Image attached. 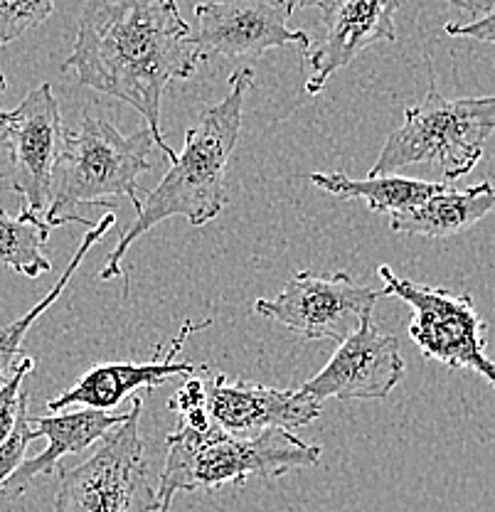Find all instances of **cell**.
I'll use <instances>...</instances> for the list:
<instances>
[{
	"label": "cell",
	"mask_w": 495,
	"mask_h": 512,
	"mask_svg": "<svg viewBox=\"0 0 495 512\" xmlns=\"http://www.w3.org/2000/svg\"><path fill=\"white\" fill-rule=\"evenodd\" d=\"M195 62L254 60L286 45L311 47L308 32L289 28L294 0H202L193 8Z\"/></svg>",
	"instance_id": "cell-10"
},
{
	"label": "cell",
	"mask_w": 495,
	"mask_h": 512,
	"mask_svg": "<svg viewBox=\"0 0 495 512\" xmlns=\"http://www.w3.org/2000/svg\"><path fill=\"white\" fill-rule=\"evenodd\" d=\"M254 89V69L239 67L230 77V94L220 104L202 111L198 124L185 131L183 151L170 160L156 190L146 192V200L136 210V220L124 234L109 261L101 269V279H126L121 261L136 239L170 217H185L193 227L215 220L227 205V165L242 133L244 99Z\"/></svg>",
	"instance_id": "cell-2"
},
{
	"label": "cell",
	"mask_w": 495,
	"mask_h": 512,
	"mask_svg": "<svg viewBox=\"0 0 495 512\" xmlns=\"http://www.w3.org/2000/svg\"><path fill=\"white\" fill-rule=\"evenodd\" d=\"M382 296V288L375 291L355 284L348 271H298L279 296L254 301V311L308 340L343 343L367 318H372L375 303Z\"/></svg>",
	"instance_id": "cell-9"
},
{
	"label": "cell",
	"mask_w": 495,
	"mask_h": 512,
	"mask_svg": "<svg viewBox=\"0 0 495 512\" xmlns=\"http://www.w3.org/2000/svg\"><path fill=\"white\" fill-rule=\"evenodd\" d=\"M318 461L321 448L284 429L237 439L215 424L205 431L178 424L168 436V453L158 478V512H170L175 493L220 490L225 485L239 488L249 478H281L318 466Z\"/></svg>",
	"instance_id": "cell-4"
},
{
	"label": "cell",
	"mask_w": 495,
	"mask_h": 512,
	"mask_svg": "<svg viewBox=\"0 0 495 512\" xmlns=\"http://www.w3.org/2000/svg\"><path fill=\"white\" fill-rule=\"evenodd\" d=\"M52 10L55 0H0V47L45 23Z\"/></svg>",
	"instance_id": "cell-20"
},
{
	"label": "cell",
	"mask_w": 495,
	"mask_h": 512,
	"mask_svg": "<svg viewBox=\"0 0 495 512\" xmlns=\"http://www.w3.org/2000/svg\"><path fill=\"white\" fill-rule=\"evenodd\" d=\"M35 431L30 429V414H28V394H23L18 409V419H15L13 431L8 439L0 444V485L5 483L15 473V468L25 461V451H28L30 441H35Z\"/></svg>",
	"instance_id": "cell-22"
},
{
	"label": "cell",
	"mask_w": 495,
	"mask_h": 512,
	"mask_svg": "<svg viewBox=\"0 0 495 512\" xmlns=\"http://www.w3.org/2000/svg\"><path fill=\"white\" fill-rule=\"evenodd\" d=\"M495 210V185L491 180L471 185L463 190H444L431 195L422 205L407 212L392 215L390 227L397 234H412V237H454L478 224Z\"/></svg>",
	"instance_id": "cell-16"
},
{
	"label": "cell",
	"mask_w": 495,
	"mask_h": 512,
	"mask_svg": "<svg viewBox=\"0 0 495 512\" xmlns=\"http://www.w3.org/2000/svg\"><path fill=\"white\" fill-rule=\"evenodd\" d=\"M52 227L42 217L20 212L18 217L0 210V264L20 276L37 279L52 269L47 256V239Z\"/></svg>",
	"instance_id": "cell-19"
},
{
	"label": "cell",
	"mask_w": 495,
	"mask_h": 512,
	"mask_svg": "<svg viewBox=\"0 0 495 512\" xmlns=\"http://www.w3.org/2000/svg\"><path fill=\"white\" fill-rule=\"evenodd\" d=\"M5 87H8V84H5V77H3V72H0V94L5 92Z\"/></svg>",
	"instance_id": "cell-27"
},
{
	"label": "cell",
	"mask_w": 495,
	"mask_h": 512,
	"mask_svg": "<svg viewBox=\"0 0 495 512\" xmlns=\"http://www.w3.org/2000/svg\"><path fill=\"white\" fill-rule=\"evenodd\" d=\"M205 370L207 367H200L195 375L185 377L183 387L170 399V409H175L180 414V426H188V429L195 431H205L212 426L210 414H207L205 380H202Z\"/></svg>",
	"instance_id": "cell-21"
},
{
	"label": "cell",
	"mask_w": 495,
	"mask_h": 512,
	"mask_svg": "<svg viewBox=\"0 0 495 512\" xmlns=\"http://www.w3.org/2000/svg\"><path fill=\"white\" fill-rule=\"evenodd\" d=\"M0 116H3V109H0Z\"/></svg>",
	"instance_id": "cell-28"
},
{
	"label": "cell",
	"mask_w": 495,
	"mask_h": 512,
	"mask_svg": "<svg viewBox=\"0 0 495 512\" xmlns=\"http://www.w3.org/2000/svg\"><path fill=\"white\" fill-rule=\"evenodd\" d=\"M126 414H109L99 409H79V412L55 416H30V429L37 439H47V448L35 458H25L15 473L0 485V495H23L37 476H50L65 456L87 451L109 431L126 421Z\"/></svg>",
	"instance_id": "cell-15"
},
{
	"label": "cell",
	"mask_w": 495,
	"mask_h": 512,
	"mask_svg": "<svg viewBox=\"0 0 495 512\" xmlns=\"http://www.w3.org/2000/svg\"><path fill=\"white\" fill-rule=\"evenodd\" d=\"M65 126L52 84L30 89L18 109L0 116V148L5 170L0 180L23 197V212L42 217L50 205V180L60 156Z\"/></svg>",
	"instance_id": "cell-8"
},
{
	"label": "cell",
	"mask_w": 495,
	"mask_h": 512,
	"mask_svg": "<svg viewBox=\"0 0 495 512\" xmlns=\"http://www.w3.org/2000/svg\"><path fill=\"white\" fill-rule=\"evenodd\" d=\"M143 399L133 397L129 416L101 439L84 463L60 468L55 512H158L146 446L141 441Z\"/></svg>",
	"instance_id": "cell-6"
},
{
	"label": "cell",
	"mask_w": 495,
	"mask_h": 512,
	"mask_svg": "<svg viewBox=\"0 0 495 512\" xmlns=\"http://www.w3.org/2000/svg\"><path fill=\"white\" fill-rule=\"evenodd\" d=\"M404 357L395 335L377 330L372 318H367L353 335L343 340L330 357L328 365L301 384L308 397L323 399H385L402 382Z\"/></svg>",
	"instance_id": "cell-12"
},
{
	"label": "cell",
	"mask_w": 495,
	"mask_h": 512,
	"mask_svg": "<svg viewBox=\"0 0 495 512\" xmlns=\"http://www.w3.org/2000/svg\"><path fill=\"white\" fill-rule=\"evenodd\" d=\"M340 0H294V10L296 8H318L321 13H326V10L335 8Z\"/></svg>",
	"instance_id": "cell-26"
},
{
	"label": "cell",
	"mask_w": 495,
	"mask_h": 512,
	"mask_svg": "<svg viewBox=\"0 0 495 512\" xmlns=\"http://www.w3.org/2000/svg\"><path fill=\"white\" fill-rule=\"evenodd\" d=\"M33 367H35L33 357H23L18 370H15V375L0 387V444H3V441L10 436V431H13L15 419H18L20 399H23L25 394L23 382L25 377L33 372Z\"/></svg>",
	"instance_id": "cell-23"
},
{
	"label": "cell",
	"mask_w": 495,
	"mask_h": 512,
	"mask_svg": "<svg viewBox=\"0 0 495 512\" xmlns=\"http://www.w3.org/2000/svg\"><path fill=\"white\" fill-rule=\"evenodd\" d=\"M385 296H395L414 311L409 338L427 360L451 370H471L495 389V362L486 355V323L478 316L468 293L414 284L402 279L387 264L380 266Z\"/></svg>",
	"instance_id": "cell-7"
},
{
	"label": "cell",
	"mask_w": 495,
	"mask_h": 512,
	"mask_svg": "<svg viewBox=\"0 0 495 512\" xmlns=\"http://www.w3.org/2000/svg\"><path fill=\"white\" fill-rule=\"evenodd\" d=\"M114 224H116V212L109 210L104 217H101L97 224H94V227H89V232L84 234L82 244H79L77 254H74L72 259H69L67 269L62 271V276H60V279H57V284L52 286L50 291L45 293V296L40 298V303H35V306L30 308V311L25 313V316H20L18 320H13V323H10V325L0 328V387H3V384L15 375V370H18L20 360H23V357H20V355H23V352H20V345H23V340H25V335H28V330L33 328L35 320L40 318L42 313H45L47 308H50L52 303H55L57 298L62 296V291H65L69 281H72V276L77 274V269H79V266H82V261L87 259L89 249H92L101 237H106V234H109V229L114 227Z\"/></svg>",
	"instance_id": "cell-18"
},
{
	"label": "cell",
	"mask_w": 495,
	"mask_h": 512,
	"mask_svg": "<svg viewBox=\"0 0 495 512\" xmlns=\"http://www.w3.org/2000/svg\"><path fill=\"white\" fill-rule=\"evenodd\" d=\"M69 69L82 87L133 106L158 141L168 143L163 94L173 79L193 77L198 62L178 0H87L77 42L62 64V72Z\"/></svg>",
	"instance_id": "cell-1"
},
{
	"label": "cell",
	"mask_w": 495,
	"mask_h": 512,
	"mask_svg": "<svg viewBox=\"0 0 495 512\" xmlns=\"http://www.w3.org/2000/svg\"><path fill=\"white\" fill-rule=\"evenodd\" d=\"M210 325L212 318L202 320V323L188 320L178 333V338L170 343V348L151 362H109V365L94 367L74 387L52 397L47 402V409L50 412H62L67 407H84L109 412L116 404L124 402L126 397H133L136 389H156L165 382L175 380V377L195 375L200 367L193 365V362L178 360V357L190 335L200 333V330L210 328Z\"/></svg>",
	"instance_id": "cell-14"
},
{
	"label": "cell",
	"mask_w": 495,
	"mask_h": 512,
	"mask_svg": "<svg viewBox=\"0 0 495 512\" xmlns=\"http://www.w3.org/2000/svg\"><path fill=\"white\" fill-rule=\"evenodd\" d=\"M495 133V94L446 99L431 82L417 106L404 109V121L390 133L370 175H392L404 165L431 163L444 183L471 173Z\"/></svg>",
	"instance_id": "cell-5"
},
{
	"label": "cell",
	"mask_w": 495,
	"mask_h": 512,
	"mask_svg": "<svg viewBox=\"0 0 495 512\" xmlns=\"http://www.w3.org/2000/svg\"><path fill=\"white\" fill-rule=\"evenodd\" d=\"M205 399L210 421L237 439H254L264 431H294L321 416V402L301 389H274L247 380H230L205 370Z\"/></svg>",
	"instance_id": "cell-11"
},
{
	"label": "cell",
	"mask_w": 495,
	"mask_h": 512,
	"mask_svg": "<svg viewBox=\"0 0 495 512\" xmlns=\"http://www.w3.org/2000/svg\"><path fill=\"white\" fill-rule=\"evenodd\" d=\"M446 32H449L451 37H466V40H478V42H488V45H495V10L478 20H468V23L463 25L449 23L446 25Z\"/></svg>",
	"instance_id": "cell-24"
},
{
	"label": "cell",
	"mask_w": 495,
	"mask_h": 512,
	"mask_svg": "<svg viewBox=\"0 0 495 512\" xmlns=\"http://www.w3.org/2000/svg\"><path fill=\"white\" fill-rule=\"evenodd\" d=\"M399 0H340L323 13L326 37L321 45L303 50L306 92L321 94L338 69L348 67L375 42H395Z\"/></svg>",
	"instance_id": "cell-13"
},
{
	"label": "cell",
	"mask_w": 495,
	"mask_h": 512,
	"mask_svg": "<svg viewBox=\"0 0 495 512\" xmlns=\"http://www.w3.org/2000/svg\"><path fill=\"white\" fill-rule=\"evenodd\" d=\"M161 148L163 156L173 160L175 151L168 143L158 141L148 126L124 133L114 124L94 116H84L79 131H65L60 156L52 168L50 205L42 215L50 227L67 222H82L94 227L82 207H106L114 210V202L106 197H129L133 210L141 207L138 200V178L153 168V148Z\"/></svg>",
	"instance_id": "cell-3"
},
{
	"label": "cell",
	"mask_w": 495,
	"mask_h": 512,
	"mask_svg": "<svg viewBox=\"0 0 495 512\" xmlns=\"http://www.w3.org/2000/svg\"><path fill=\"white\" fill-rule=\"evenodd\" d=\"M449 3L463 10V13L471 15L473 20L483 18V15L493 13L495 10V0H449Z\"/></svg>",
	"instance_id": "cell-25"
},
{
	"label": "cell",
	"mask_w": 495,
	"mask_h": 512,
	"mask_svg": "<svg viewBox=\"0 0 495 512\" xmlns=\"http://www.w3.org/2000/svg\"><path fill=\"white\" fill-rule=\"evenodd\" d=\"M311 183L338 200H363L372 212H390V215H399V212L422 205L424 200L449 185L402 178V175L350 178L345 173H313Z\"/></svg>",
	"instance_id": "cell-17"
}]
</instances>
